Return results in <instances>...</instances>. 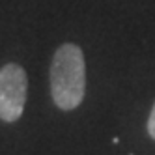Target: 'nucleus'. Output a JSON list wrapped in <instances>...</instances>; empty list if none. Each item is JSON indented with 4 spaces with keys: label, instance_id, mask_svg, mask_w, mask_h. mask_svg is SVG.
Masks as SVG:
<instances>
[{
    "label": "nucleus",
    "instance_id": "1",
    "mask_svg": "<svg viewBox=\"0 0 155 155\" xmlns=\"http://www.w3.org/2000/svg\"><path fill=\"white\" fill-rule=\"evenodd\" d=\"M51 94L60 110L77 108L86 94V62L82 49L64 43L56 49L51 64Z\"/></svg>",
    "mask_w": 155,
    "mask_h": 155
},
{
    "label": "nucleus",
    "instance_id": "2",
    "mask_svg": "<svg viewBox=\"0 0 155 155\" xmlns=\"http://www.w3.org/2000/svg\"><path fill=\"white\" fill-rule=\"evenodd\" d=\"M28 94V77L19 64H6L0 69V120L13 124L21 118Z\"/></svg>",
    "mask_w": 155,
    "mask_h": 155
},
{
    "label": "nucleus",
    "instance_id": "3",
    "mask_svg": "<svg viewBox=\"0 0 155 155\" xmlns=\"http://www.w3.org/2000/svg\"><path fill=\"white\" fill-rule=\"evenodd\" d=\"M148 133H150V137L155 140V103H153V108H151L150 118H148Z\"/></svg>",
    "mask_w": 155,
    "mask_h": 155
}]
</instances>
